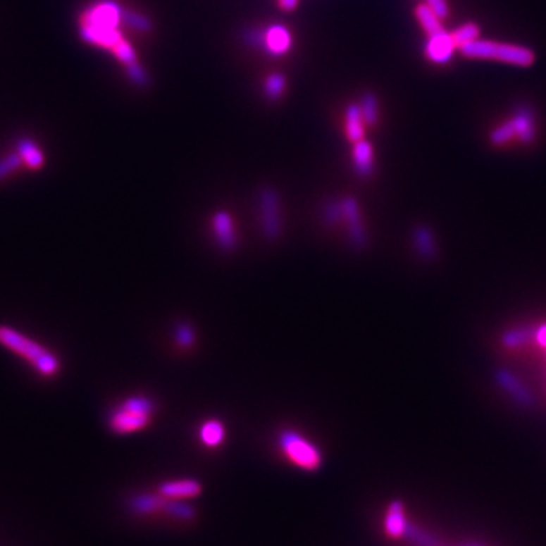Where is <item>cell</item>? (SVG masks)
<instances>
[{
	"label": "cell",
	"instance_id": "d4e9b609",
	"mask_svg": "<svg viewBox=\"0 0 546 546\" xmlns=\"http://www.w3.org/2000/svg\"><path fill=\"white\" fill-rule=\"evenodd\" d=\"M111 51L114 52V55L117 56L118 61L123 63V64H126V66H131V64L137 63V55H135L134 47H132L131 44H129L125 38L122 39V42H118V43L111 49Z\"/></svg>",
	"mask_w": 546,
	"mask_h": 546
},
{
	"label": "cell",
	"instance_id": "ffe728a7",
	"mask_svg": "<svg viewBox=\"0 0 546 546\" xmlns=\"http://www.w3.org/2000/svg\"><path fill=\"white\" fill-rule=\"evenodd\" d=\"M166 498L163 496H154V495H140L135 496V500L132 501V509L135 513H151L155 511L160 507H164Z\"/></svg>",
	"mask_w": 546,
	"mask_h": 546
},
{
	"label": "cell",
	"instance_id": "7c38bea8",
	"mask_svg": "<svg viewBox=\"0 0 546 546\" xmlns=\"http://www.w3.org/2000/svg\"><path fill=\"white\" fill-rule=\"evenodd\" d=\"M81 35L85 42L101 46L105 49H113L118 42H122L123 37L118 32V29H102V27H90L81 26Z\"/></svg>",
	"mask_w": 546,
	"mask_h": 546
},
{
	"label": "cell",
	"instance_id": "8992f818",
	"mask_svg": "<svg viewBox=\"0 0 546 546\" xmlns=\"http://www.w3.org/2000/svg\"><path fill=\"white\" fill-rule=\"evenodd\" d=\"M261 210V223L266 234L269 237H276L281 231V216H280V197L278 194L267 188L261 193L260 201Z\"/></svg>",
	"mask_w": 546,
	"mask_h": 546
},
{
	"label": "cell",
	"instance_id": "277c9868",
	"mask_svg": "<svg viewBox=\"0 0 546 546\" xmlns=\"http://www.w3.org/2000/svg\"><path fill=\"white\" fill-rule=\"evenodd\" d=\"M280 448L287 460L304 471L314 472L322 466V452L319 448L306 439L305 435L293 430H285L280 434Z\"/></svg>",
	"mask_w": 546,
	"mask_h": 546
},
{
	"label": "cell",
	"instance_id": "603a6c76",
	"mask_svg": "<svg viewBox=\"0 0 546 546\" xmlns=\"http://www.w3.org/2000/svg\"><path fill=\"white\" fill-rule=\"evenodd\" d=\"M285 90V77L281 73H272L267 76L266 82H264V93L266 96L272 99V101H276L283 96Z\"/></svg>",
	"mask_w": 546,
	"mask_h": 546
},
{
	"label": "cell",
	"instance_id": "4316f807",
	"mask_svg": "<svg viewBox=\"0 0 546 546\" xmlns=\"http://www.w3.org/2000/svg\"><path fill=\"white\" fill-rule=\"evenodd\" d=\"M22 163H23V160L20 155L8 156V158H5V160L0 161V180H4V178H6L9 173L14 172L15 168Z\"/></svg>",
	"mask_w": 546,
	"mask_h": 546
},
{
	"label": "cell",
	"instance_id": "f546056e",
	"mask_svg": "<svg viewBox=\"0 0 546 546\" xmlns=\"http://www.w3.org/2000/svg\"><path fill=\"white\" fill-rule=\"evenodd\" d=\"M176 340L182 347L192 346L194 342V333H193L192 328L190 326H181L180 330H178Z\"/></svg>",
	"mask_w": 546,
	"mask_h": 546
},
{
	"label": "cell",
	"instance_id": "44dd1931",
	"mask_svg": "<svg viewBox=\"0 0 546 546\" xmlns=\"http://www.w3.org/2000/svg\"><path fill=\"white\" fill-rule=\"evenodd\" d=\"M451 35H452V39H454V43L457 44V47H461L464 44L475 42V39H478L480 27L476 23L469 22V23L461 25L460 27H457L454 32H451Z\"/></svg>",
	"mask_w": 546,
	"mask_h": 546
},
{
	"label": "cell",
	"instance_id": "2e32d148",
	"mask_svg": "<svg viewBox=\"0 0 546 546\" xmlns=\"http://www.w3.org/2000/svg\"><path fill=\"white\" fill-rule=\"evenodd\" d=\"M226 437V430L223 422L217 419H210L202 423L199 430L201 442L208 446V448H217L221 446Z\"/></svg>",
	"mask_w": 546,
	"mask_h": 546
},
{
	"label": "cell",
	"instance_id": "5bb4252c",
	"mask_svg": "<svg viewBox=\"0 0 546 546\" xmlns=\"http://www.w3.org/2000/svg\"><path fill=\"white\" fill-rule=\"evenodd\" d=\"M352 161L360 176H369L373 172V147L366 138L354 143Z\"/></svg>",
	"mask_w": 546,
	"mask_h": 546
},
{
	"label": "cell",
	"instance_id": "4fadbf2b",
	"mask_svg": "<svg viewBox=\"0 0 546 546\" xmlns=\"http://www.w3.org/2000/svg\"><path fill=\"white\" fill-rule=\"evenodd\" d=\"M345 131L347 140L351 143H356L364 138L366 132V123L361 114L360 105L352 104L346 108L345 114Z\"/></svg>",
	"mask_w": 546,
	"mask_h": 546
},
{
	"label": "cell",
	"instance_id": "e0dca14e",
	"mask_svg": "<svg viewBox=\"0 0 546 546\" xmlns=\"http://www.w3.org/2000/svg\"><path fill=\"white\" fill-rule=\"evenodd\" d=\"M407 528V521L404 516V507L401 502H392L389 511H387L385 516V531L392 538H399L405 533Z\"/></svg>",
	"mask_w": 546,
	"mask_h": 546
},
{
	"label": "cell",
	"instance_id": "7a4b0ae2",
	"mask_svg": "<svg viewBox=\"0 0 546 546\" xmlns=\"http://www.w3.org/2000/svg\"><path fill=\"white\" fill-rule=\"evenodd\" d=\"M463 56L472 59H495L505 64L528 67L534 64L535 55L531 49L518 44L490 42V39H475L472 43L459 47Z\"/></svg>",
	"mask_w": 546,
	"mask_h": 546
},
{
	"label": "cell",
	"instance_id": "30bf717a",
	"mask_svg": "<svg viewBox=\"0 0 546 546\" xmlns=\"http://www.w3.org/2000/svg\"><path fill=\"white\" fill-rule=\"evenodd\" d=\"M264 43L267 51L272 55H284L290 51L293 39L290 31L285 26L273 25L267 29L264 35Z\"/></svg>",
	"mask_w": 546,
	"mask_h": 546
},
{
	"label": "cell",
	"instance_id": "ac0fdd59",
	"mask_svg": "<svg viewBox=\"0 0 546 546\" xmlns=\"http://www.w3.org/2000/svg\"><path fill=\"white\" fill-rule=\"evenodd\" d=\"M414 14H416V18H418L419 25L422 26V29L428 37L445 31L442 20L434 14L433 9L426 4H419L418 6H416Z\"/></svg>",
	"mask_w": 546,
	"mask_h": 546
},
{
	"label": "cell",
	"instance_id": "4dcf8cb0",
	"mask_svg": "<svg viewBox=\"0 0 546 546\" xmlns=\"http://www.w3.org/2000/svg\"><path fill=\"white\" fill-rule=\"evenodd\" d=\"M297 2H299V0H278V5H280L284 11H293L297 6Z\"/></svg>",
	"mask_w": 546,
	"mask_h": 546
},
{
	"label": "cell",
	"instance_id": "5b68a950",
	"mask_svg": "<svg viewBox=\"0 0 546 546\" xmlns=\"http://www.w3.org/2000/svg\"><path fill=\"white\" fill-rule=\"evenodd\" d=\"M123 20L122 9L116 2H101L85 11L81 17V26L116 29Z\"/></svg>",
	"mask_w": 546,
	"mask_h": 546
},
{
	"label": "cell",
	"instance_id": "7402d4cb",
	"mask_svg": "<svg viewBox=\"0 0 546 546\" xmlns=\"http://www.w3.org/2000/svg\"><path fill=\"white\" fill-rule=\"evenodd\" d=\"M360 109L366 125L373 126L376 122H378V99H376L373 93H366L363 96Z\"/></svg>",
	"mask_w": 546,
	"mask_h": 546
},
{
	"label": "cell",
	"instance_id": "9a60e30c",
	"mask_svg": "<svg viewBox=\"0 0 546 546\" xmlns=\"http://www.w3.org/2000/svg\"><path fill=\"white\" fill-rule=\"evenodd\" d=\"M511 120L516 128V137H518L523 143H531L534 140L535 128H534V118L530 109L519 108L511 117Z\"/></svg>",
	"mask_w": 546,
	"mask_h": 546
},
{
	"label": "cell",
	"instance_id": "9c48e42d",
	"mask_svg": "<svg viewBox=\"0 0 546 546\" xmlns=\"http://www.w3.org/2000/svg\"><path fill=\"white\" fill-rule=\"evenodd\" d=\"M211 228L217 243L226 251L232 249L237 242V237H235V226L231 214L226 211H217L211 218Z\"/></svg>",
	"mask_w": 546,
	"mask_h": 546
},
{
	"label": "cell",
	"instance_id": "3957f363",
	"mask_svg": "<svg viewBox=\"0 0 546 546\" xmlns=\"http://www.w3.org/2000/svg\"><path fill=\"white\" fill-rule=\"evenodd\" d=\"M155 411V404L146 396H131L113 411L109 428L116 434H132L149 425Z\"/></svg>",
	"mask_w": 546,
	"mask_h": 546
},
{
	"label": "cell",
	"instance_id": "484cf974",
	"mask_svg": "<svg viewBox=\"0 0 546 546\" xmlns=\"http://www.w3.org/2000/svg\"><path fill=\"white\" fill-rule=\"evenodd\" d=\"M123 22L131 26L132 29H135V31H140V32H147L152 26L151 20H149L147 17L138 14V13H132V11L123 14Z\"/></svg>",
	"mask_w": 546,
	"mask_h": 546
},
{
	"label": "cell",
	"instance_id": "ba28073f",
	"mask_svg": "<svg viewBox=\"0 0 546 546\" xmlns=\"http://www.w3.org/2000/svg\"><path fill=\"white\" fill-rule=\"evenodd\" d=\"M202 493V485L199 481L196 480H175V481H167L161 484L160 488V495L166 500H172V501H182V500H190L196 498Z\"/></svg>",
	"mask_w": 546,
	"mask_h": 546
},
{
	"label": "cell",
	"instance_id": "52a82bcc",
	"mask_svg": "<svg viewBox=\"0 0 546 546\" xmlns=\"http://www.w3.org/2000/svg\"><path fill=\"white\" fill-rule=\"evenodd\" d=\"M457 44L454 43L452 35L446 31H442L435 35H430L428 42L425 43V55L434 64H446L451 61L455 52Z\"/></svg>",
	"mask_w": 546,
	"mask_h": 546
},
{
	"label": "cell",
	"instance_id": "cb8c5ba5",
	"mask_svg": "<svg viewBox=\"0 0 546 546\" xmlns=\"http://www.w3.org/2000/svg\"><path fill=\"white\" fill-rule=\"evenodd\" d=\"M514 137H516V128H514L513 120L510 118V120H507L505 123H502L498 128L493 129L492 134H490V142L495 146H502L505 143H509Z\"/></svg>",
	"mask_w": 546,
	"mask_h": 546
},
{
	"label": "cell",
	"instance_id": "d6986e66",
	"mask_svg": "<svg viewBox=\"0 0 546 546\" xmlns=\"http://www.w3.org/2000/svg\"><path fill=\"white\" fill-rule=\"evenodd\" d=\"M18 155L22 156L23 163L29 167V168H39L43 166L44 163V156L43 154L39 152V149L32 143V142H20V146H18Z\"/></svg>",
	"mask_w": 546,
	"mask_h": 546
},
{
	"label": "cell",
	"instance_id": "f1b7e54d",
	"mask_svg": "<svg viewBox=\"0 0 546 546\" xmlns=\"http://www.w3.org/2000/svg\"><path fill=\"white\" fill-rule=\"evenodd\" d=\"M126 67H128V76L131 77L137 85H144L147 82V76H146L143 68L138 66V63H134V64L126 66Z\"/></svg>",
	"mask_w": 546,
	"mask_h": 546
},
{
	"label": "cell",
	"instance_id": "8fae6325",
	"mask_svg": "<svg viewBox=\"0 0 546 546\" xmlns=\"http://www.w3.org/2000/svg\"><path fill=\"white\" fill-rule=\"evenodd\" d=\"M340 210H342V216L345 217V221L347 223V228H349V231L352 234L354 242L361 244L364 242V230H363V221H361L359 204H356L352 197H346V199H343V202L340 204Z\"/></svg>",
	"mask_w": 546,
	"mask_h": 546
},
{
	"label": "cell",
	"instance_id": "83f0119b",
	"mask_svg": "<svg viewBox=\"0 0 546 546\" xmlns=\"http://www.w3.org/2000/svg\"><path fill=\"white\" fill-rule=\"evenodd\" d=\"M425 4L433 9L434 14L440 20L449 15V6H448V2H446V0H425Z\"/></svg>",
	"mask_w": 546,
	"mask_h": 546
},
{
	"label": "cell",
	"instance_id": "6da1fadb",
	"mask_svg": "<svg viewBox=\"0 0 546 546\" xmlns=\"http://www.w3.org/2000/svg\"><path fill=\"white\" fill-rule=\"evenodd\" d=\"M0 345L27 360L43 376H54L59 371V360L55 354L11 326L0 325Z\"/></svg>",
	"mask_w": 546,
	"mask_h": 546
}]
</instances>
